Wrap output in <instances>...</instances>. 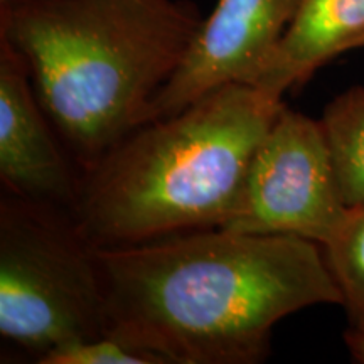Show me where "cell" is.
I'll use <instances>...</instances> for the list:
<instances>
[{
    "instance_id": "obj_9",
    "label": "cell",
    "mask_w": 364,
    "mask_h": 364,
    "mask_svg": "<svg viewBox=\"0 0 364 364\" xmlns=\"http://www.w3.org/2000/svg\"><path fill=\"white\" fill-rule=\"evenodd\" d=\"M348 208L364 204V86L343 91L321 118Z\"/></svg>"
},
{
    "instance_id": "obj_4",
    "label": "cell",
    "mask_w": 364,
    "mask_h": 364,
    "mask_svg": "<svg viewBox=\"0 0 364 364\" xmlns=\"http://www.w3.org/2000/svg\"><path fill=\"white\" fill-rule=\"evenodd\" d=\"M0 334L39 359L107 336L95 247L70 211L11 193L0 203Z\"/></svg>"
},
{
    "instance_id": "obj_8",
    "label": "cell",
    "mask_w": 364,
    "mask_h": 364,
    "mask_svg": "<svg viewBox=\"0 0 364 364\" xmlns=\"http://www.w3.org/2000/svg\"><path fill=\"white\" fill-rule=\"evenodd\" d=\"M363 36L364 0H302L255 86L282 98Z\"/></svg>"
},
{
    "instance_id": "obj_1",
    "label": "cell",
    "mask_w": 364,
    "mask_h": 364,
    "mask_svg": "<svg viewBox=\"0 0 364 364\" xmlns=\"http://www.w3.org/2000/svg\"><path fill=\"white\" fill-rule=\"evenodd\" d=\"M107 334L162 364H255L282 318L341 306L324 248L285 235L199 230L95 248Z\"/></svg>"
},
{
    "instance_id": "obj_14",
    "label": "cell",
    "mask_w": 364,
    "mask_h": 364,
    "mask_svg": "<svg viewBox=\"0 0 364 364\" xmlns=\"http://www.w3.org/2000/svg\"><path fill=\"white\" fill-rule=\"evenodd\" d=\"M6 2H11V0H0V4H6Z\"/></svg>"
},
{
    "instance_id": "obj_7",
    "label": "cell",
    "mask_w": 364,
    "mask_h": 364,
    "mask_svg": "<svg viewBox=\"0 0 364 364\" xmlns=\"http://www.w3.org/2000/svg\"><path fill=\"white\" fill-rule=\"evenodd\" d=\"M26 59L0 38V177L7 193L71 213L80 193Z\"/></svg>"
},
{
    "instance_id": "obj_5",
    "label": "cell",
    "mask_w": 364,
    "mask_h": 364,
    "mask_svg": "<svg viewBox=\"0 0 364 364\" xmlns=\"http://www.w3.org/2000/svg\"><path fill=\"white\" fill-rule=\"evenodd\" d=\"M349 209L322 122L284 105L255 152L238 213L221 230L297 236L324 248Z\"/></svg>"
},
{
    "instance_id": "obj_2",
    "label": "cell",
    "mask_w": 364,
    "mask_h": 364,
    "mask_svg": "<svg viewBox=\"0 0 364 364\" xmlns=\"http://www.w3.org/2000/svg\"><path fill=\"white\" fill-rule=\"evenodd\" d=\"M203 21L191 0L0 4V38L26 59L41 107L83 172L150 122Z\"/></svg>"
},
{
    "instance_id": "obj_10",
    "label": "cell",
    "mask_w": 364,
    "mask_h": 364,
    "mask_svg": "<svg viewBox=\"0 0 364 364\" xmlns=\"http://www.w3.org/2000/svg\"><path fill=\"white\" fill-rule=\"evenodd\" d=\"M324 253L349 322L364 327V204L349 209L344 225L326 245Z\"/></svg>"
},
{
    "instance_id": "obj_3",
    "label": "cell",
    "mask_w": 364,
    "mask_h": 364,
    "mask_svg": "<svg viewBox=\"0 0 364 364\" xmlns=\"http://www.w3.org/2000/svg\"><path fill=\"white\" fill-rule=\"evenodd\" d=\"M284 105L235 83L140 125L81 176L71 209L80 233L91 247L115 248L225 228Z\"/></svg>"
},
{
    "instance_id": "obj_6",
    "label": "cell",
    "mask_w": 364,
    "mask_h": 364,
    "mask_svg": "<svg viewBox=\"0 0 364 364\" xmlns=\"http://www.w3.org/2000/svg\"><path fill=\"white\" fill-rule=\"evenodd\" d=\"M302 0H218L184 61L159 91L152 117H169L226 85H257Z\"/></svg>"
},
{
    "instance_id": "obj_12",
    "label": "cell",
    "mask_w": 364,
    "mask_h": 364,
    "mask_svg": "<svg viewBox=\"0 0 364 364\" xmlns=\"http://www.w3.org/2000/svg\"><path fill=\"white\" fill-rule=\"evenodd\" d=\"M344 343L353 361L364 364V327H349L344 332Z\"/></svg>"
},
{
    "instance_id": "obj_11",
    "label": "cell",
    "mask_w": 364,
    "mask_h": 364,
    "mask_svg": "<svg viewBox=\"0 0 364 364\" xmlns=\"http://www.w3.org/2000/svg\"><path fill=\"white\" fill-rule=\"evenodd\" d=\"M41 364H162L147 351L132 348L113 336L78 341L44 354Z\"/></svg>"
},
{
    "instance_id": "obj_13",
    "label": "cell",
    "mask_w": 364,
    "mask_h": 364,
    "mask_svg": "<svg viewBox=\"0 0 364 364\" xmlns=\"http://www.w3.org/2000/svg\"><path fill=\"white\" fill-rule=\"evenodd\" d=\"M356 49H364V36H363V38H361V41H359V43H358Z\"/></svg>"
}]
</instances>
